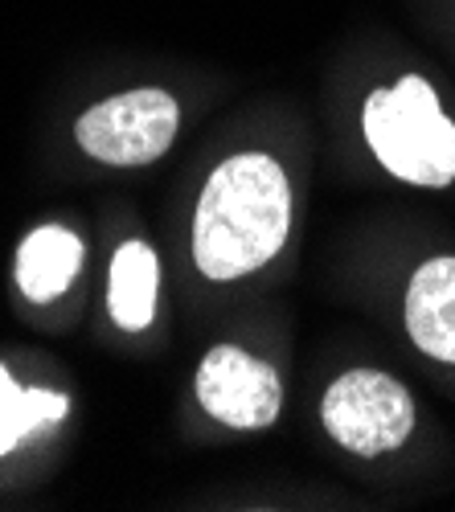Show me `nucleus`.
<instances>
[{"mask_svg":"<svg viewBox=\"0 0 455 512\" xmlns=\"http://www.w3.org/2000/svg\"><path fill=\"white\" fill-rule=\"evenodd\" d=\"M292 230V185L267 152L226 156L193 213V263L205 279L230 283L263 271Z\"/></svg>","mask_w":455,"mask_h":512,"instance_id":"1","label":"nucleus"},{"mask_svg":"<svg viewBox=\"0 0 455 512\" xmlns=\"http://www.w3.org/2000/svg\"><path fill=\"white\" fill-rule=\"evenodd\" d=\"M361 132L390 177L419 189H447L455 181V123L423 74H402L394 87L369 91Z\"/></svg>","mask_w":455,"mask_h":512,"instance_id":"2","label":"nucleus"},{"mask_svg":"<svg viewBox=\"0 0 455 512\" xmlns=\"http://www.w3.org/2000/svg\"><path fill=\"white\" fill-rule=\"evenodd\" d=\"M320 422L337 447L378 459L398 451L415 431V398L382 369H349L324 390Z\"/></svg>","mask_w":455,"mask_h":512,"instance_id":"3","label":"nucleus"},{"mask_svg":"<svg viewBox=\"0 0 455 512\" xmlns=\"http://www.w3.org/2000/svg\"><path fill=\"white\" fill-rule=\"evenodd\" d=\"M181 107L160 87H136L107 103H95L74 123L78 148L111 168H140L160 160L177 140Z\"/></svg>","mask_w":455,"mask_h":512,"instance_id":"4","label":"nucleus"},{"mask_svg":"<svg viewBox=\"0 0 455 512\" xmlns=\"http://www.w3.org/2000/svg\"><path fill=\"white\" fill-rule=\"evenodd\" d=\"M197 402L230 431H267L283 410V381L255 353L214 345L197 365Z\"/></svg>","mask_w":455,"mask_h":512,"instance_id":"5","label":"nucleus"},{"mask_svg":"<svg viewBox=\"0 0 455 512\" xmlns=\"http://www.w3.org/2000/svg\"><path fill=\"white\" fill-rule=\"evenodd\" d=\"M406 336L439 365H455V254H435L406 283Z\"/></svg>","mask_w":455,"mask_h":512,"instance_id":"6","label":"nucleus"},{"mask_svg":"<svg viewBox=\"0 0 455 512\" xmlns=\"http://www.w3.org/2000/svg\"><path fill=\"white\" fill-rule=\"evenodd\" d=\"M82 267V242L62 226L33 230L17 250V283L33 304H50L62 291H70Z\"/></svg>","mask_w":455,"mask_h":512,"instance_id":"7","label":"nucleus"},{"mask_svg":"<svg viewBox=\"0 0 455 512\" xmlns=\"http://www.w3.org/2000/svg\"><path fill=\"white\" fill-rule=\"evenodd\" d=\"M156 283H160L156 250L148 242H123L111 259V279H107V308L123 332H144L152 324Z\"/></svg>","mask_w":455,"mask_h":512,"instance_id":"8","label":"nucleus"},{"mask_svg":"<svg viewBox=\"0 0 455 512\" xmlns=\"http://www.w3.org/2000/svg\"><path fill=\"white\" fill-rule=\"evenodd\" d=\"M70 410L66 394L54 390H21L9 377V369L0 365V455H9L25 435L41 431L50 422H62Z\"/></svg>","mask_w":455,"mask_h":512,"instance_id":"9","label":"nucleus"}]
</instances>
